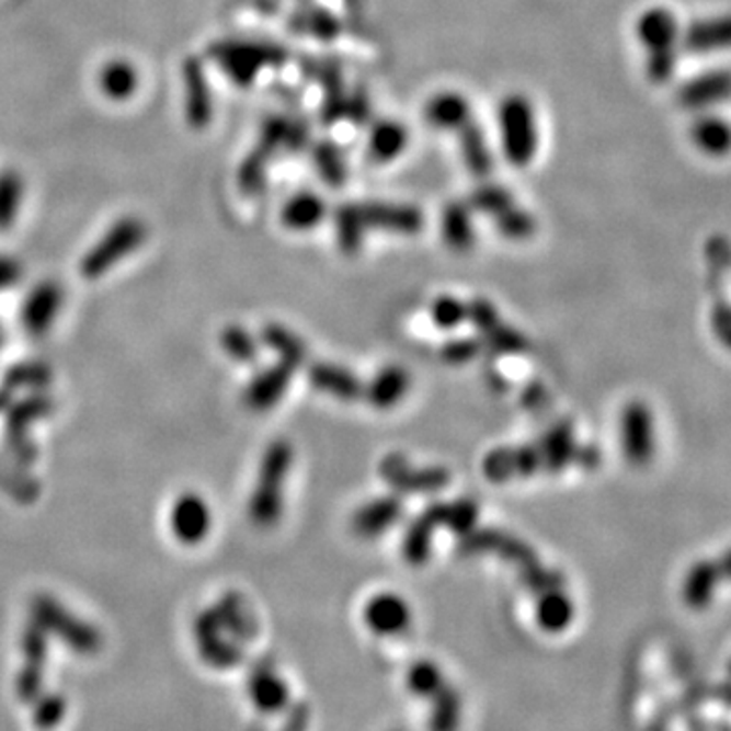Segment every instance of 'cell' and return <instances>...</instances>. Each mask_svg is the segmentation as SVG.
<instances>
[{
    "label": "cell",
    "instance_id": "obj_3",
    "mask_svg": "<svg viewBox=\"0 0 731 731\" xmlns=\"http://www.w3.org/2000/svg\"><path fill=\"white\" fill-rule=\"evenodd\" d=\"M498 130L506 161L512 167L530 165L538 149V126L528 98L511 94L500 102Z\"/></svg>",
    "mask_w": 731,
    "mask_h": 731
},
{
    "label": "cell",
    "instance_id": "obj_19",
    "mask_svg": "<svg viewBox=\"0 0 731 731\" xmlns=\"http://www.w3.org/2000/svg\"><path fill=\"white\" fill-rule=\"evenodd\" d=\"M290 374H293V368L283 362L273 368H266L250 382L244 392V402L252 411L273 409L276 402L283 399L285 390L289 387Z\"/></svg>",
    "mask_w": 731,
    "mask_h": 731
},
{
    "label": "cell",
    "instance_id": "obj_36",
    "mask_svg": "<svg viewBox=\"0 0 731 731\" xmlns=\"http://www.w3.org/2000/svg\"><path fill=\"white\" fill-rule=\"evenodd\" d=\"M719 575L718 563H699L690 569L689 578L685 581V597L690 606L699 607L709 602Z\"/></svg>",
    "mask_w": 731,
    "mask_h": 731
},
{
    "label": "cell",
    "instance_id": "obj_49",
    "mask_svg": "<svg viewBox=\"0 0 731 731\" xmlns=\"http://www.w3.org/2000/svg\"><path fill=\"white\" fill-rule=\"evenodd\" d=\"M718 569L721 575H728V578H731V552H728V555H726V557L719 561Z\"/></svg>",
    "mask_w": 731,
    "mask_h": 731
},
{
    "label": "cell",
    "instance_id": "obj_37",
    "mask_svg": "<svg viewBox=\"0 0 731 731\" xmlns=\"http://www.w3.org/2000/svg\"><path fill=\"white\" fill-rule=\"evenodd\" d=\"M221 350L240 364H252L256 359V342L244 328L228 325L220 335Z\"/></svg>",
    "mask_w": 731,
    "mask_h": 731
},
{
    "label": "cell",
    "instance_id": "obj_27",
    "mask_svg": "<svg viewBox=\"0 0 731 731\" xmlns=\"http://www.w3.org/2000/svg\"><path fill=\"white\" fill-rule=\"evenodd\" d=\"M411 385L409 374L399 366H388L374 376L370 387L364 388V395L378 409H390L399 402Z\"/></svg>",
    "mask_w": 731,
    "mask_h": 731
},
{
    "label": "cell",
    "instance_id": "obj_4",
    "mask_svg": "<svg viewBox=\"0 0 731 731\" xmlns=\"http://www.w3.org/2000/svg\"><path fill=\"white\" fill-rule=\"evenodd\" d=\"M145 238H147V226L137 216H126L114 221L108 232L83 254L80 273L88 281H96L128 254L137 252L142 247Z\"/></svg>",
    "mask_w": 731,
    "mask_h": 731
},
{
    "label": "cell",
    "instance_id": "obj_41",
    "mask_svg": "<svg viewBox=\"0 0 731 731\" xmlns=\"http://www.w3.org/2000/svg\"><path fill=\"white\" fill-rule=\"evenodd\" d=\"M482 335L486 338V344L490 345L496 354H516V352L526 350L525 338L511 328H506L500 319L494 325H490L486 332H482Z\"/></svg>",
    "mask_w": 731,
    "mask_h": 731
},
{
    "label": "cell",
    "instance_id": "obj_46",
    "mask_svg": "<svg viewBox=\"0 0 731 731\" xmlns=\"http://www.w3.org/2000/svg\"><path fill=\"white\" fill-rule=\"evenodd\" d=\"M713 330L719 340L731 347V307H718L713 313Z\"/></svg>",
    "mask_w": 731,
    "mask_h": 731
},
{
    "label": "cell",
    "instance_id": "obj_21",
    "mask_svg": "<svg viewBox=\"0 0 731 731\" xmlns=\"http://www.w3.org/2000/svg\"><path fill=\"white\" fill-rule=\"evenodd\" d=\"M402 514V504L397 496H385L364 504L352 518L354 533L364 538L378 537L395 525Z\"/></svg>",
    "mask_w": 731,
    "mask_h": 731
},
{
    "label": "cell",
    "instance_id": "obj_24",
    "mask_svg": "<svg viewBox=\"0 0 731 731\" xmlns=\"http://www.w3.org/2000/svg\"><path fill=\"white\" fill-rule=\"evenodd\" d=\"M309 380L318 390L328 392L335 399L354 400L364 395V387L358 378L335 364H325V362L316 364L309 370Z\"/></svg>",
    "mask_w": 731,
    "mask_h": 731
},
{
    "label": "cell",
    "instance_id": "obj_15",
    "mask_svg": "<svg viewBox=\"0 0 731 731\" xmlns=\"http://www.w3.org/2000/svg\"><path fill=\"white\" fill-rule=\"evenodd\" d=\"M683 47L693 56H711L731 49V14L693 21L683 31Z\"/></svg>",
    "mask_w": 731,
    "mask_h": 731
},
{
    "label": "cell",
    "instance_id": "obj_7",
    "mask_svg": "<svg viewBox=\"0 0 731 731\" xmlns=\"http://www.w3.org/2000/svg\"><path fill=\"white\" fill-rule=\"evenodd\" d=\"M380 476L392 488L407 494H435L449 483L447 469L413 468L400 454H390L380 461Z\"/></svg>",
    "mask_w": 731,
    "mask_h": 731
},
{
    "label": "cell",
    "instance_id": "obj_16",
    "mask_svg": "<svg viewBox=\"0 0 731 731\" xmlns=\"http://www.w3.org/2000/svg\"><path fill=\"white\" fill-rule=\"evenodd\" d=\"M61 304H64V293L59 289V285L54 281H43L28 293L23 304L21 311L23 328L31 335H42L47 332L56 321Z\"/></svg>",
    "mask_w": 731,
    "mask_h": 731
},
{
    "label": "cell",
    "instance_id": "obj_50",
    "mask_svg": "<svg viewBox=\"0 0 731 731\" xmlns=\"http://www.w3.org/2000/svg\"><path fill=\"white\" fill-rule=\"evenodd\" d=\"M0 344H2V335H0Z\"/></svg>",
    "mask_w": 731,
    "mask_h": 731
},
{
    "label": "cell",
    "instance_id": "obj_22",
    "mask_svg": "<svg viewBox=\"0 0 731 731\" xmlns=\"http://www.w3.org/2000/svg\"><path fill=\"white\" fill-rule=\"evenodd\" d=\"M425 118L429 125L437 130H449L457 133L464 125L471 121V108L469 102L457 92H442L435 94L425 106Z\"/></svg>",
    "mask_w": 731,
    "mask_h": 731
},
{
    "label": "cell",
    "instance_id": "obj_26",
    "mask_svg": "<svg viewBox=\"0 0 731 731\" xmlns=\"http://www.w3.org/2000/svg\"><path fill=\"white\" fill-rule=\"evenodd\" d=\"M573 616H575L573 602L569 595L561 592V587L538 595L537 621L545 632L551 635L563 632L571 626Z\"/></svg>",
    "mask_w": 731,
    "mask_h": 731
},
{
    "label": "cell",
    "instance_id": "obj_12",
    "mask_svg": "<svg viewBox=\"0 0 731 731\" xmlns=\"http://www.w3.org/2000/svg\"><path fill=\"white\" fill-rule=\"evenodd\" d=\"M542 468L538 445L502 447L483 459V476L490 482H509L512 478H526Z\"/></svg>",
    "mask_w": 731,
    "mask_h": 731
},
{
    "label": "cell",
    "instance_id": "obj_40",
    "mask_svg": "<svg viewBox=\"0 0 731 731\" xmlns=\"http://www.w3.org/2000/svg\"><path fill=\"white\" fill-rule=\"evenodd\" d=\"M494 221H496L498 232L506 236V238H512V240L528 238L535 232L533 216L516 204L511 209H506L504 214H500L498 218H494Z\"/></svg>",
    "mask_w": 731,
    "mask_h": 731
},
{
    "label": "cell",
    "instance_id": "obj_9",
    "mask_svg": "<svg viewBox=\"0 0 731 731\" xmlns=\"http://www.w3.org/2000/svg\"><path fill=\"white\" fill-rule=\"evenodd\" d=\"M676 100L683 108L693 112H709L731 100V71L711 69L693 76L676 92Z\"/></svg>",
    "mask_w": 731,
    "mask_h": 731
},
{
    "label": "cell",
    "instance_id": "obj_48",
    "mask_svg": "<svg viewBox=\"0 0 731 731\" xmlns=\"http://www.w3.org/2000/svg\"><path fill=\"white\" fill-rule=\"evenodd\" d=\"M19 278V264L13 263L11 259H0V289L13 285Z\"/></svg>",
    "mask_w": 731,
    "mask_h": 731
},
{
    "label": "cell",
    "instance_id": "obj_44",
    "mask_svg": "<svg viewBox=\"0 0 731 731\" xmlns=\"http://www.w3.org/2000/svg\"><path fill=\"white\" fill-rule=\"evenodd\" d=\"M316 165L323 181L332 185H342L345 178L344 157L333 145H319L316 151Z\"/></svg>",
    "mask_w": 731,
    "mask_h": 731
},
{
    "label": "cell",
    "instance_id": "obj_39",
    "mask_svg": "<svg viewBox=\"0 0 731 731\" xmlns=\"http://www.w3.org/2000/svg\"><path fill=\"white\" fill-rule=\"evenodd\" d=\"M478 521V506L471 500H457L454 504H445L443 526H447L457 537H464L473 530Z\"/></svg>",
    "mask_w": 731,
    "mask_h": 731
},
{
    "label": "cell",
    "instance_id": "obj_17",
    "mask_svg": "<svg viewBox=\"0 0 731 731\" xmlns=\"http://www.w3.org/2000/svg\"><path fill=\"white\" fill-rule=\"evenodd\" d=\"M690 140L707 157H728L731 152V123L711 112H699L690 125Z\"/></svg>",
    "mask_w": 731,
    "mask_h": 731
},
{
    "label": "cell",
    "instance_id": "obj_10",
    "mask_svg": "<svg viewBox=\"0 0 731 731\" xmlns=\"http://www.w3.org/2000/svg\"><path fill=\"white\" fill-rule=\"evenodd\" d=\"M169 526L173 537L187 547L206 540L212 528V512L206 500L195 492H185L175 498L169 512Z\"/></svg>",
    "mask_w": 731,
    "mask_h": 731
},
{
    "label": "cell",
    "instance_id": "obj_13",
    "mask_svg": "<svg viewBox=\"0 0 731 731\" xmlns=\"http://www.w3.org/2000/svg\"><path fill=\"white\" fill-rule=\"evenodd\" d=\"M364 624L382 638L404 635L413 624L411 606L397 594H378L364 607Z\"/></svg>",
    "mask_w": 731,
    "mask_h": 731
},
{
    "label": "cell",
    "instance_id": "obj_11",
    "mask_svg": "<svg viewBox=\"0 0 731 731\" xmlns=\"http://www.w3.org/2000/svg\"><path fill=\"white\" fill-rule=\"evenodd\" d=\"M183 94H185V121L192 128H206L214 116V98L207 83L206 69L197 57L183 61Z\"/></svg>",
    "mask_w": 731,
    "mask_h": 731
},
{
    "label": "cell",
    "instance_id": "obj_20",
    "mask_svg": "<svg viewBox=\"0 0 731 731\" xmlns=\"http://www.w3.org/2000/svg\"><path fill=\"white\" fill-rule=\"evenodd\" d=\"M540 456H542V468L551 473L566 469L571 461H575L578 443L573 435V427L569 421L555 423L538 443Z\"/></svg>",
    "mask_w": 731,
    "mask_h": 731
},
{
    "label": "cell",
    "instance_id": "obj_38",
    "mask_svg": "<svg viewBox=\"0 0 731 731\" xmlns=\"http://www.w3.org/2000/svg\"><path fill=\"white\" fill-rule=\"evenodd\" d=\"M514 204L516 202H514L511 192L500 187V185H494V183H486L471 195V207L482 212V214L492 216V218H498L500 214L511 209Z\"/></svg>",
    "mask_w": 731,
    "mask_h": 731
},
{
    "label": "cell",
    "instance_id": "obj_8",
    "mask_svg": "<svg viewBox=\"0 0 731 731\" xmlns=\"http://www.w3.org/2000/svg\"><path fill=\"white\" fill-rule=\"evenodd\" d=\"M459 552L464 555H498L504 561H511L523 567L537 563V552L533 551L525 540L512 537L509 533H502L496 528L486 530H471L468 535L459 538Z\"/></svg>",
    "mask_w": 731,
    "mask_h": 731
},
{
    "label": "cell",
    "instance_id": "obj_31",
    "mask_svg": "<svg viewBox=\"0 0 731 731\" xmlns=\"http://www.w3.org/2000/svg\"><path fill=\"white\" fill-rule=\"evenodd\" d=\"M471 212L464 204H449L443 212V240L456 252H466L473 244Z\"/></svg>",
    "mask_w": 731,
    "mask_h": 731
},
{
    "label": "cell",
    "instance_id": "obj_32",
    "mask_svg": "<svg viewBox=\"0 0 731 731\" xmlns=\"http://www.w3.org/2000/svg\"><path fill=\"white\" fill-rule=\"evenodd\" d=\"M23 197H25L23 178L13 169L0 171V232H7L19 218Z\"/></svg>",
    "mask_w": 731,
    "mask_h": 731
},
{
    "label": "cell",
    "instance_id": "obj_43",
    "mask_svg": "<svg viewBox=\"0 0 731 731\" xmlns=\"http://www.w3.org/2000/svg\"><path fill=\"white\" fill-rule=\"evenodd\" d=\"M523 583L535 595L551 592L563 585V575L555 569H547L540 563H533V566L523 567Z\"/></svg>",
    "mask_w": 731,
    "mask_h": 731
},
{
    "label": "cell",
    "instance_id": "obj_45",
    "mask_svg": "<svg viewBox=\"0 0 731 731\" xmlns=\"http://www.w3.org/2000/svg\"><path fill=\"white\" fill-rule=\"evenodd\" d=\"M480 354V342L476 340H454L449 344L443 345L442 356L449 364H466L469 359L476 358Z\"/></svg>",
    "mask_w": 731,
    "mask_h": 731
},
{
    "label": "cell",
    "instance_id": "obj_18",
    "mask_svg": "<svg viewBox=\"0 0 731 731\" xmlns=\"http://www.w3.org/2000/svg\"><path fill=\"white\" fill-rule=\"evenodd\" d=\"M443 512L445 504H431L413 525L409 526L404 540H402V555L411 566H423L431 555L433 545V530L443 526Z\"/></svg>",
    "mask_w": 731,
    "mask_h": 731
},
{
    "label": "cell",
    "instance_id": "obj_6",
    "mask_svg": "<svg viewBox=\"0 0 731 731\" xmlns=\"http://www.w3.org/2000/svg\"><path fill=\"white\" fill-rule=\"evenodd\" d=\"M621 447L626 459L635 466H644L654 456V416L640 400L630 402L621 413Z\"/></svg>",
    "mask_w": 731,
    "mask_h": 731
},
{
    "label": "cell",
    "instance_id": "obj_14",
    "mask_svg": "<svg viewBox=\"0 0 731 731\" xmlns=\"http://www.w3.org/2000/svg\"><path fill=\"white\" fill-rule=\"evenodd\" d=\"M364 228L385 230L395 235H416L423 228V214L413 206L387 204V202H366L356 204Z\"/></svg>",
    "mask_w": 731,
    "mask_h": 731
},
{
    "label": "cell",
    "instance_id": "obj_29",
    "mask_svg": "<svg viewBox=\"0 0 731 731\" xmlns=\"http://www.w3.org/2000/svg\"><path fill=\"white\" fill-rule=\"evenodd\" d=\"M252 701L266 711H278L289 701V685L273 669L263 666L250 678Z\"/></svg>",
    "mask_w": 731,
    "mask_h": 731
},
{
    "label": "cell",
    "instance_id": "obj_42",
    "mask_svg": "<svg viewBox=\"0 0 731 731\" xmlns=\"http://www.w3.org/2000/svg\"><path fill=\"white\" fill-rule=\"evenodd\" d=\"M431 318L437 328L454 330L464 319L468 318V307L454 297L445 295V297L435 299V304L431 305Z\"/></svg>",
    "mask_w": 731,
    "mask_h": 731
},
{
    "label": "cell",
    "instance_id": "obj_5",
    "mask_svg": "<svg viewBox=\"0 0 731 731\" xmlns=\"http://www.w3.org/2000/svg\"><path fill=\"white\" fill-rule=\"evenodd\" d=\"M209 56L236 85L249 88L263 69L278 66L285 59V52L266 43L226 39L214 43L209 47Z\"/></svg>",
    "mask_w": 731,
    "mask_h": 731
},
{
    "label": "cell",
    "instance_id": "obj_1",
    "mask_svg": "<svg viewBox=\"0 0 731 731\" xmlns=\"http://www.w3.org/2000/svg\"><path fill=\"white\" fill-rule=\"evenodd\" d=\"M638 42L644 47L647 76L654 83L669 82L673 78L683 47V31L675 13L664 7H652L640 14L636 23Z\"/></svg>",
    "mask_w": 731,
    "mask_h": 731
},
{
    "label": "cell",
    "instance_id": "obj_2",
    "mask_svg": "<svg viewBox=\"0 0 731 731\" xmlns=\"http://www.w3.org/2000/svg\"><path fill=\"white\" fill-rule=\"evenodd\" d=\"M293 464V449L285 439L273 442L264 452L259 480L250 496V521L261 528H271L283 514L285 480Z\"/></svg>",
    "mask_w": 731,
    "mask_h": 731
},
{
    "label": "cell",
    "instance_id": "obj_23",
    "mask_svg": "<svg viewBox=\"0 0 731 731\" xmlns=\"http://www.w3.org/2000/svg\"><path fill=\"white\" fill-rule=\"evenodd\" d=\"M98 85L102 94L112 102H128L140 85L138 69L126 59H111L98 73Z\"/></svg>",
    "mask_w": 731,
    "mask_h": 731
},
{
    "label": "cell",
    "instance_id": "obj_28",
    "mask_svg": "<svg viewBox=\"0 0 731 731\" xmlns=\"http://www.w3.org/2000/svg\"><path fill=\"white\" fill-rule=\"evenodd\" d=\"M409 145V133L395 121H382L374 126L368 137V155L378 163L397 159Z\"/></svg>",
    "mask_w": 731,
    "mask_h": 731
},
{
    "label": "cell",
    "instance_id": "obj_25",
    "mask_svg": "<svg viewBox=\"0 0 731 731\" xmlns=\"http://www.w3.org/2000/svg\"><path fill=\"white\" fill-rule=\"evenodd\" d=\"M457 135H459L461 159L468 167L469 173H473L476 178H486L494 167V159H492L490 145L483 137L482 128L476 125V121L471 118L468 125H464L457 130Z\"/></svg>",
    "mask_w": 731,
    "mask_h": 731
},
{
    "label": "cell",
    "instance_id": "obj_30",
    "mask_svg": "<svg viewBox=\"0 0 731 731\" xmlns=\"http://www.w3.org/2000/svg\"><path fill=\"white\" fill-rule=\"evenodd\" d=\"M325 216V204L319 199L316 194H297L290 197L289 202L281 212V220L295 232H305L316 228L319 221Z\"/></svg>",
    "mask_w": 731,
    "mask_h": 731
},
{
    "label": "cell",
    "instance_id": "obj_35",
    "mask_svg": "<svg viewBox=\"0 0 731 731\" xmlns=\"http://www.w3.org/2000/svg\"><path fill=\"white\" fill-rule=\"evenodd\" d=\"M364 235H366V228L359 218L356 204H347L335 212V236H338L340 249L347 254L358 252Z\"/></svg>",
    "mask_w": 731,
    "mask_h": 731
},
{
    "label": "cell",
    "instance_id": "obj_34",
    "mask_svg": "<svg viewBox=\"0 0 731 731\" xmlns=\"http://www.w3.org/2000/svg\"><path fill=\"white\" fill-rule=\"evenodd\" d=\"M447 685L449 683H447V676L443 673L442 666L431 661H419L407 673L409 690L413 693L414 697H423L427 701L437 697Z\"/></svg>",
    "mask_w": 731,
    "mask_h": 731
},
{
    "label": "cell",
    "instance_id": "obj_33",
    "mask_svg": "<svg viewBox=\"0 0 731 731\" xmlns=\"http://www.w3.org/2000/svg\"><path fill=\"white\" fill-rule=\"evenodd\" d=\"M263 340L271 350H275L281 362L290 366L293 370L304 364L307 354L304 342L281 323H269L263 330Z\"/></svg>",
    "mask_w": 731,
    "mask_h": 731
},
{
    "label": "cell",
    "instance_id": "obj_47",
    "mask_svg": "<svg viewBox=\"0 0 731 731\" xmlns=\"http://www.w3.org/2000/svg\"><path fill=\"white\" fill-rule=\"evenodd\" d=\"M523 402H525L528 409L538 411L547 402V390L540 387V385H530V387L526 388L525 395H523Z\"/></svg>",
    "mask_w": 731,
    "mask_h": 731
}]
</instances>
